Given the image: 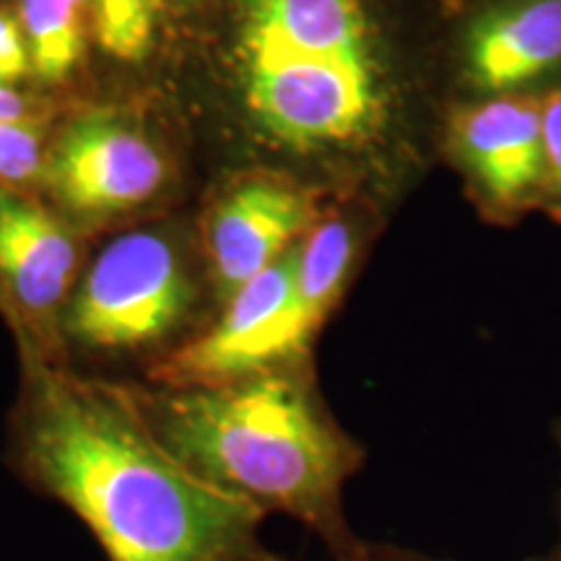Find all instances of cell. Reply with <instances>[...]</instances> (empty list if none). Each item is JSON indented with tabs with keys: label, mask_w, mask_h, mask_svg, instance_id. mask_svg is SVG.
I'll use <instances>...</instances> for the list:
<instances>
[{
	"label": "cell",
	"mask_w": 561,
	"mask_h": 561,
	"mask_svg": "<svg viewBox=\"0 0 561 561\" xmlns=\"http://www.w3.org/2000/svg\"><path fill=\"white\" fill-rule=\"evenodd\" d=\"M9 462L87 525L107 561H289L268 517L210 486L157 439L128 388L24 356Z\"/></svg>",
	"instance_id": "obj_1"
},
{
	"label": "cell",
	"mask_w": 561,
	"mask_h": 561,
	"mask_svg": "<svg viewBox=\"0 0 561 561\" xmlns=\"http://www.w3.org/2000/svg\"><path fill=\"white\" fill-rule=\"evenodd\" d=\"M299 367L128 392L161 445L195 476L265 517L297 520L331 561H362L369 541L351 528L343 489L364 453L339 430Z\"/></svg>",
	"instance_id": "obj_2"
},
{
	"label": "cell",
	"mask_w": 561,
	"mask_h": 561,
	"mask_svg": "<svg viewBox=\"0 0 561 561\" xmlns=\"http://www.w3.org/2000/svg\"><path fill=\"white\" fill-rule=\"evenodd\" d=\"M191 299V280L172 244L157 231H133L89 268L66 312V333L89 354H138L178 331Z\"/></svg>",
	"instance_id": "obj_3"
},
{
	"label": "cell",
	"mask_w": 561,
	"mask_h": 561,
	"mask_svg": "<svg viewBox=\"0 0 561 561\" xmlns=\"http://www.w3.org/2000/svg\"><path fill=\"white\" fill-rule=\"evenodd\" d=\"M244 104L263 133L291 149L346 146L385 115L382 62L237 58Z\"/></svg>",
	"instance_id": "obj_4"
},
{
	"label": "cell",
	"mask_w": 561,
	"mask_h": 561,
	"mask_svg": "<svg viewBox=\"0 0 561 561\" xmlns=\"http://www.w3.org/2000/svg\"><path fill=\"white\" fill-rule=\"evenodd\" d=\"M294 265L297 250L244 284L208 331L161 356L153 382L216 385L305 362L312 339L294 310Z\"/></svg>",
	"instance_id": "obj_5"
},
{
	"label": "cell",
	"mask_w": 561,
	"mask_h": 561,
	"mask_svg": "<svg viewBox=\"0 0 561 561\" xmlns=\"http://www.w3.org/2000/svg\"><path fill=\"white\" fill-rule=\"evenodd\" d=\"M53 191L81 214H115L146 203L164 182L157 146L112 115L70 123L50 157Z\"/></svg>",
	"instance_id": "obj_6"
},
{
	"label": "cell",
	"mask_w": 561,
	"mask_h": 561,
	"mask_svg": "<svg viewBox=\"0 0 561 561\" xmlns=\"http://www.w3.org/2000/svg\"><path fill=\"white\" fill-rule=\"evenodd\" d=\"M460 164L494 206L520 208L546 191L543 112L538 100L507 94L466 107L455 117Z\"/></svg>",
	"instance_id": "obj_7"
},
{
	"label": "cell",
	"mask_w": 561,
	"mask_h": 561,
	"mask_svg": "<svg viewBox=\"0 0 561 561\" xmlns=\"http://www.w3.org/2000/svg\"><path fill=\"white\" fill-rule=\"evenodd\" d=\"M312 224L305 193L276 180H250L224 195L208 224V250L224 297H234L289 252Z\"/></svg>",
	"instance_id": "obj_8"
},
{
	"label": "cell",
	"mask_w": 561,
	"mask_h": 561,
	"mask_svg": "<svg viewBox=\"0 0 561 561\" xmlns=\"http://www.w3.org/2000/svg\"><path fill=\"white\" fill-rule=\"evenodd\" d=\"M471 81L507 96L561 62V0H504L473 21L466 37Z\"/></svg>",
	"instance_id": "obj_9"
},
{
	"label": "cell",
	"mask_w": 561,
	"mask_h": 561,
	"mask_svg": "<svg viewBox=\"0 0 561 561\" xmlns=\"http://www.w3.org/2000/svg\"><path fill=\"white\" fill-rule=\"evenodd\" d=\"M73 240L47 210L0 187V280L30 322H42L70 289Z\"/></svg>",
	"instance_id": "obj_10"
},
{
	"label": "cell",
	"mask_w": 561,
	"mask_h": 561,
	"mask_svg": "<svg viewBox=\"0 0 561 561\" xmlns=\"http://www.w3.org/2000/svg\"><path fill=\"white\" fill-rule=\"evenodd\" d=\"M351 257H354V234L343 221H325L314 227L307 234V242L297 250L294 310L310 339L318 335L339 301Z\"/></svg>",
	"instance_id": "obj_11"
},
{
	"label": "cell",
	"mask_w": 561,
	"mask_h": 561,
	"mask_svg": "<svg viewBox=\"0 0 561 561\" xmlns=\"http://www.w3.org/2000/svg\"><path fill=\"white\" fill-rule=\"evenodd\" d=\"M83 13L79 0H19L32 70L42 81H62L81 60Z\"/></svg>",
	"instance_id": "obj_12"
},
{
	"label": "cell",
	"mask_w": 561,
	"mask_h": 561,
	"mask_svg": "<svg viewBox=\"0 0 561 561\" xmlns=\"http://www.w3.org/2000/svg\"><path fill=\"white\" fill-rule=\"evenodd\" d=\"M96 42L110 58L140 62L157 32L159 0H89Z\"/></svg>",
	"instance_id": "obj_13"
},
{
	"label": "cell",
	"mask_w": 561,
	"mask_h": 561,
	"mask_svg": "<svg viewBox=\"0 0 561 561\" xmlns=\"http://www.w3.org/2000/svg\"><path fill=\"white\" fill-rule=\"evenodd\" d=\"M45 172L42 130L32 121H0V182L26 185Z\"/></svg>",
	"instance_id": "obj_14"
},
{
	"label": "cell",
	"mask_w": 561,
	"mask_h": 561,
	"mask_svg": "<svg viewBox=\"0 0 561 561\" xmlns=\"http://www.w3.org/2000/svg\"><path fill=\"white\" fill-rule=\"evenodd\" d=\"M32 70L30 47H26L24 30H21L19 13L0 9V83L11 87L13 81L24 79Z\"/></svg>",
	"instance_id": "obj_15"
},
{
	"label": "cell",
	"mask_w": 561,
	"mask_h": 561,
	"mask_svg": "<svg viewBox=\"0 0 561 561\" xmlns=\"http://www.w3.org/2000/svg\"><path fill=\"white\" fill-rule=\"evenodd\" d=\"M543 112V151H546V191L561 198V91L546 96Z\"/></svg>",
	"instance_id": "obj_16"
},
{
	"label": "cell",
	"mask_w": 561,
	"mask_h": 561,
	"mask_svg": "<svg viewBox=\"0 0 561 561\" xmlns=\"http://www.w3.org/2000/svg\"><path fill=\"white\" fill-rule=\"evenodd\" d=\"M362 561H458V559L432 557V553H424L419 549H409V546H398V543L369 541Z\"/></svg>",
	"instance_id": "obj_17"
},
{
	"label": "cell",
	"mask_w": 561,
	"mask_h": 561,
	"mask_svg": "<svg viewBox=\"0 0 561 561\" xmlns=\"http://www.w3.org/2000/svg\"><path fill=\"white\" fill-rule=\"evenodd\" d=\"M0 121H30V104L11 87L0 83Z\"/></svg>",
	"instance_id": "obj_18"
},
{
	"label": "cell",
	"mask_w": 561,
	"mask_h": 561,
	"mask_svg": "<svg viewBox=\"0 0 561 561\" xmlns=\"http://www.w3.org/2000/svg\"><path fill=\"white\" fill-rule=\"evenodd\" d=\"M206 3V0H159V9L161 5H167V9H178V11H187V9H195V5Z\"/></svg>",
	"instance_id": "obj_19"
},
{
	"label": "cell",
	"mask_w": 561,
	"mask_h": 561,
	"mask_svg": "<svg viewBox=\"0 0 561 561\" xmlns=\"http://www.w3.org/2000/svg\"><path fill=\"white\" fill-rule=\"evenodd\" d=\"M525 561H561L557 551H546V553H538V557H528Z\"/></svg>",
	"instance_id": "obj_20"
},
{
	"label": "cell",
	"mask_w": 561,
	"mask_h": 561,
	"mask_svg": "<svg viewBox=\"0 0 561 561\" xmlns=\"http://www.w3.org/2000/svg\"><path fill=\"white\" fill-rule=\"evenodd\" d=\"M553 551H557V553H559V559H561V538H559V543L553 546Z\"/></svg>",
	"instance_id": "obj_21"
}]
</instances>
